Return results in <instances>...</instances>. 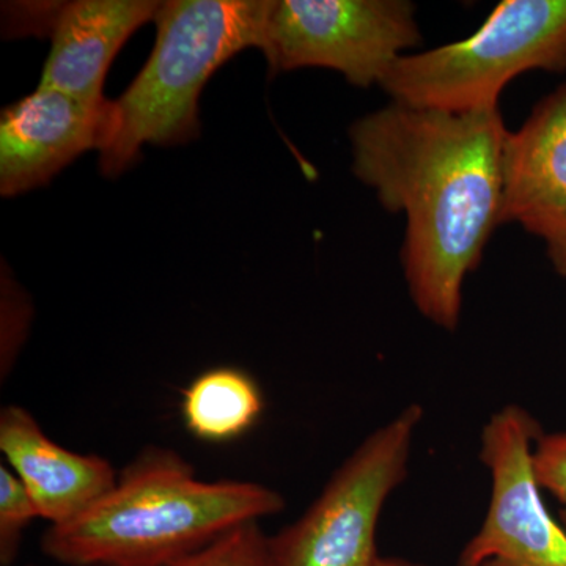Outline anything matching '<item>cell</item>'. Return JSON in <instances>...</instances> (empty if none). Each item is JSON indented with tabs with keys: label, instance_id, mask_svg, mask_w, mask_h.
<instances>
[{
	"label": "cell",
	"instance_id": "2",
	"mask_svg": "<svg viewBox=\"0 0 566 566\" xmlns=\"http://www.w3.org/2000/svg\"><path fill=\"white\" fill-rule=\"evenodd\" d=\"M285 497L244 480L199 479L174 449L147 446L82 515L48 526L41 553L65 566H174L241 524L279 515Z\"/></svg>",
	"mask_w": 566,
	"mask_h": 566
},
{
	"label": "cell",
	"instance_id": "7",
	"mask_svg": "<svg viewBox=\"0 0 566 566\" xmlns=\"http://www.w3.org/2000/svg\"><path fill=\"white\" fill-rule=\"evenodd\" d=\"M542 424L523 406L506 405L485 423L480 461L491 475V499L479 532L458 566H566V532L547 512L532 457Z\"/></svg>",
	"mask_w": 566,
	"mask_h": 566
},
{
	"label": "cell",
	"instance_id": "1",
	"mask_svg": "<svg viewBox=\"0 0 566 566\" xmlns=\"http://www.w3.org/2000/svg\"><path fill=\"white\" fill-rule=\"evenodd\" d=\"M509 132L499 107L464 114L392 103L354 123V174L403 211L406 281L424 318L455 331L465 275L501 222Z\"/></svg>",
	"mask_w": 566,
	"mask_h": 566
},
{
	"label": "cell",
	"instance_id": "13",
	"mask_svg": "<svg viewBox=\"0 0 566 566\" xmlns=\"http://www.w3.org/2000/svg\"><path fill=\"white\" fill-rule=\"evenodd\" d=\"M174 566H275L260 521L241 524Z\"/></svg>",
	"mask_w": 566,
	"mask_h": 566
},
{
	"label": "cell",
	"instance_id": "17",
	"mask_svg": "<svg viewBox=\"0 0 566 566\" xmlns=\"http://www.w3.org/2000/svg\"><path fill=\"white\" fill-rule=\"evenodd\" d=\"M25 566H39V565H32V564H29V565H25Z\"/></svg>",
	"mask_w": 566,
	"mask_h": 566
},
{
	"label": "cell",
	"instance_id": "6",
	"mask_svg": "<svg viewBox=\"0 0 566 566\" xmlns=\"http://www.w3.org/2000/svg\"><path fill=\"white\" fill-rule=\"evenodd\" d=\"M419 40L415 7L403 0H279L262 51L274 73L322 66L368 87Z\"/></svg>",
	"mask_w": 566,
	"mask_h": 566
},
{
	"label": "cell",
	"instance_id": "9",
	"mask_svg": "<svg viewBox=\"0 0 566 566\" xmlns=\"http://www.w3.org/2000/svg\"><path fill=\"white\" fill-rule=\"evenodd\" d=\"M501 222H517L543 240L554 270L566 277V84L509 134Z\"/></svg>",
	"mask_w": 566,
	"mask_h": 566
},
{
	"label": "cell",
	"instance_id": "16",
	"mask_svg": "<svg viewBox=\"0 0 566 566\" xmlns=\"http://www.w3.org/2000/svg\"><path fill=\"white\" fill-rule=\"evenodd\" d=\"M374 566H427V565L416 564V562L405 560V558L379 556L378 560H376V564Z\"/></svg>",
	"mask_w": 566,
	"mask_h": 566
},
{
	"label": "cell",
	"instance_id": "11",
	"mask_svg": "<svg viewBox=\"0 0 566 566\" xmlns=\"http://www.w3.org/2000/svg\"><path fill=\"white\" fill-rule=\"evenodd\" d=\"M161 2L153 0H76L51 18V50L39 87L84 102H106L104 81L115 55L145 22L155 20Z\"/></svg>",
	"mask_w": 566,
	"mask_h": 566
},
{
	"label": "cell",
	"instance_id": "15",
	"mask_svg": "<svg viewBox=\"0 0 566 566\" xmlns=\"http://www.w3.org/2000/svg\"><path fill=\"white\" fill-rule=\"evenodd\" d=\"M532 468L539 490L556 497L560 526L566 532V431L542 434L534 447Z\"/></svg>",
	"mask_w": 566,
	"mask_h": 566
},
{
	"label": "cell",
	"instance_id": "4",
	"mask_svg": "<svg viewBox=\"0 0 566 566\" xmlns=\"http://www.w3.org/2000/svg\"><path fill=\"white\" fill-rule=\"evenodd\" d=\"M532 70L566 71V0H505L469 39L398 57L379 85L395 103L464 114L495 109Z\"/></svg>",
	"mask_w": 566,
	"mask_h": 566
},
{
	"label": "cell",
	"instance_id": "12",
	"mask_svg": "<svg viewBox=\"0 0 566 566\" xmlns=\"http://www.w3.org/2000/svg\"><path fill=\"white\" fill-rule=\"evenodd\" d=\"M263 409L264 397L255 379L234 367L203 371L181 398L186 428L207 442L241 438L259 422Z\"/></svg>",
	"mask_w": 566,
	"mask_h": 566
},
{
	"label": "cell",
	"instance_id": "8",
	"mask_svg": "<svg viewBox=\"0 0 566 566\" xmlns=\"http://www.w3.org/2000/svg\"><path fill=\"white\" fill-rule=\"evenodd\" d=\"M114 120L112 102H84L36 87L0 117V192L11 197L46 185L82 153L102 150Z\"/></svg>",
	"mask_w": 566,
	"mask_h": 566
},
{
	"label": "cell",
	"instance_id": "14",
	"mask_svg": "<svg viewBox=\"0 0 566 566\" xmlns=\"http://www.w3.org/2000/svg\"><path fill=\"white\" fill-rule=\"evenodd\" d=\"M40 517L35 502L21 480L0 463V565L13 566L21 553L25 528Z\"/></svg>",
	"mask_w": 566,
	"mask_h": 566
},
{
	"label": "cell",
	"instance_id": "5",
	"mask_svg": "<svg viewBox=\"0 0 566 566\" xmlns=\"http://www.w3.org/2000/svg\"><path fill=\"white\" fill-rule=\"evenodd\" d=\"M423 408L412 403L354 449L300 520L270 536L275 566H374L387 499L408 476Z\"/></svg>",
	"mask_w": 566,
	"mask_h": 566
},
{
	"label": "cell",
	"instance_id": "10",
	"mask_svg": "<svg viewBox=\"0 0 566 566\" xmlns=\"http://www.w3.org/2000/svg\"><path fill=\"white\" fill-rule=\"evenodd\" d=\"M0 452L50 526L82 515L117 483L118 472L109 460L52 441L35 416L20 405L0 409Z\"/></svg>",
	"mask_w": 566,
	"mask_h": 566
},
{
	"label": "cell",
	"instance_id": "3",
	"mask_svg": "<svg viewBox=\"0 0 566 566\" xmlns=\"http://www.w3.org/2000/svg\"><path fill=\"white\" fill-rule=\"evenodd\" d=\"M271 0H170L156 13L150 57L112 102L109 139L99 150L107 177L128 169L145 144L178 145L199 134V98L223 63L262 50Z\"/></svg>",
	"mask_w": 566,
	"mask_h": 566
}]
</instances>
